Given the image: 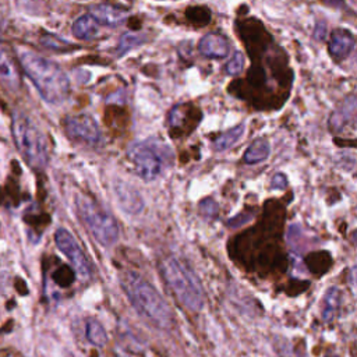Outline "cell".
Returning a JSON list of instances; mask_svg holds the SVG:
<instances>
[{
	"label": "cell",
	"mask_w": 357,
	"mask_h": 357,
	"mask_svg": "<svg viewBox=\"0 0 357 357\" xmlns=\"http://www.w3.org/2000/svg\"><path fill=\"white\" fill-rule=\"evenodd\" d=\"M15 54L21 70L31 79L43 100L59 105L68 96L70 81L57 63L31 49H18Z\"/></svg>",
	"instance_id": "obj_1"
},
{
	"label": "cell",
	"mask_w": 357,
	"mask_h": 357,
	"mask_svg": "<svg viewBox=\"0 0 357 357\" xmlns=\"http://www.w3.org/2000/svg\"><path fill=\"white\" fill-rule=\"evenodd\" d=\"M120 284L138 315L158 329L173 325V311L162 294L142 276L127 271L120 278Z\"/></svg>",
	"instance_id": "obj_2"
},
{
	"label": "cell",
	"mask_w": 357,
	"mask_h": 357,
	"mask_svg": "<svg viewBox=\"0 0 357 357\" xmlns=\"http://www.w3.org/2000/svg\"><path fill=\"white\" fill-rule=\"evenodd\" d=\"M165 282L178 301L188 310L198 312L204 307V290L194 271L183 261L169 257L160 264Z\"/></svg>",
	"instance_id": "obj_3"
},
{
	"label": "cell",
	"mask_w": 357,
	"mask_h": 357,
	"mask_svg": "<svg viewBox=\"0 0 357 357\" xmlns=\"http://www.w3.org/2000/svg\"><path fill=\"white\" fill-rule=\"evenodd\" d=\"M11 135L18 152L32 169L42 170L46 167L49 160L46 138L29 116L21 112L14 113Z\"/></svg>",
	"instance_id": "obj_4"
},
{
	"label": "cell",
	"mask_w": 357,
	"mask_h": 357,
	"mask_svg": "<svg viewBox=\"0 0 357 357\" xmlns=\"http://www.w3.org/2000/svg\"><path fill=\"white\" fill-rule=\"evenodd\" d=\"M75 205L81 220L99 244L110 247L119 240V226L116 219L92 198L86 195H77Z\"/></svg>",
	"instance_id": "obj_5"
},
{
	"label": "cell",
	"mask_w": 357,
	"mask_h": 357,
	"mask_svg": "<svg viewBox=\"0 0 357 357\" xmlns=\"http://www.w3.org/2000/svg\"><path fill=\"white\" fill-rule=\"evenodd\" d=\"M130 158L134 163L137 174L145 181L155 180L162 172L163 159L156 145H149L145 142L137 144L130 149Z\"/></svg>",
	"instance_id": "obj_6"
},
{
	"label": "cell",
	"mask_w": 357,
	"mask_h": 357,
	"mask_svg": "<svg viewBox=\"0 0 357 357\" xmlns=\"http://www.w3.org/2000/svg\"><path fill=\"white\" fill-rule=\"evenodd\" d=\"M54 243L57 248L68 258L78 276L82 280H86L91 276V265L74 236L67 229L60 227L54 233Z\"/></svg>",
	"instance_id": "obj_7"
},
{
	"label": "cell",
	"mask_w": 357,
	"mask_h": 357,
	"mask_svg": "<svg viewBox=\"0 0 357 357\" xmlns=\"http://www.w3.org/2000/svg\"><path fill=\"white\" fill-rule=\"evenodd\" d=\"M64 128L71 139L91 146L98 145L102 139L98 123L88 114L67 117L64 120Z\"/></svg>",
	"instance_id": "obj_8"
},
{
	"label": "cell",
	"mask_w": 357,
	"mask_h": 357,
	"mask_svg": "<svg viewBox=\"0 0 357 357\" xmlns=\"http://www.w3.org/2000/svg\"><path fill=\"white\" fill-rule=\"evenodd\" d=\"M0 79L13 92L18 91L22 84L17 54L4 40H0Z\"/></svg>",
	"instance_id": "obj_9"
},
{
	"label": "cell",
	"mask_w": 357,
	"mask_h": 357,
	"mask_svg": "<svg viewBox=\"0 0 357 357\" xmlns=\"http://www.w3.org/2000/svg\"><path fill=\"white\" fill-rule=\"evenodd\" d=\"M354 45V35L350 31L344 28H336L329 39V53L336 61H342L351 53Z\"/></svg>",
	"instance_id": "obj_10"
},
{
	"label": "cell",
	"mask_w": 357,
	"mask_h": 357,
	"mask_svg": "<svg viewBox=\"0 0 357 357\" xmlns=\"http://www.w3.org/2000/svg\"><path fill=\"white\" fill-rule=\"evenodd\" d=\"M198 50L206 59H223L229 54L230 46L225 36L219 33H206L201 38Z\"/></svg>",
	"instance_id": "obj_11"
},
{
	"label": "cell",
	"mask_w": 357,
	"mask_h": 357,
	"mask_svg": "<svg viewBox=\"0 0 357 357\" xmlns=\"http://www.w3.org/2000/svg\"><path fill=\"white\" fill-rule=\"evenodd\" d=\"M89 15L99 24L106 26H119L127 20V13L121 8L109 4H96L91 7Z\"/></svg>",
	"instance_id": "obj_12"
},
{
	"label": "cell",
	"mask_w": 357,
	"mask_h": 357,
	"mask_svg": "<svg viewBox=\"0 0 357 357\" xmlns=\"http://www.w3.org/2000/svg\"><path fill=\"white\" fill-rule=\"evenodd\" d=\"M116 194L119 198V202L121 205V208L128 212V213H138L141 212L144 202L141 195L138 194V191L135 188H132L131 185L126 184V183H120L116 185Z\"/></svg>",
	"instance_id": "obj_13"
},
{
	"label": "cell",
	"mask_w": 357,
	"mask_h": 357,
	"mask_svg": "<svg viewBox=\"0 0 357 357\" xmlns=\"http://www.w3.org/2000/svg\"><path fill=\"white\" fill-rule=\"evenodd\" d=\"M71 32L77 39L89 40V39H93L99 33V29H98L96 21L89 14H86V15L77 18L73 22Z\"/></svg>",
	"instance_id": "obj_14"
},
{
	"label": "cell",
	"mask_w": 357,
	"mask_h": 357,
	"mask_svg": "<svg viewBox=\"0 0 357 357\" xmlns=\"http://www.w3.org/2000/svg\"><path fill=\"white\" fill-rule=\"evenodd\" d=\"M269 142L264 138H259V139H255L245 151L244 156H243V160L248 165H254V163H259L262 160H265L269 155Z\"/></svg>",
	"instance_id": "obj_15"
},
{
	"label": "cell",
	"mask_w": 357,
	"mask_h": 357,
	"mask_svg": "<svg viewBox=\"0 0 357 357\" xmlns=\"http://www.w3.org/2000/svg\"><path fill=\"white\" fill-rule=\"evenodd\" d=\"M85 336L91 344L98 347H103L107 343V333L103 325L96 319H88L85 325Z\"/></svg>",
	"instance_id": "obj_16"
},
{
	"label": "cell",
	"mask_w": 357,
	"mask_h": 357,
	"mask_svg": "<svg viewBox=\"0 0 357 357\" xmlns=\"http://www.w3.org/2000/svg\"><path fill=\"white\" fill-rule=\"evenodd\" d=\"M340 305V290L337 287H329L324 296V307H322V318L329 322L335 317L337 308Z\"/></svg>",
	"instance_id": "obj_17"
},
{
	"label": "cell",
	"mask_w": 357,
	"mask_h": 357,
	"mask_svg": "<svg viewBox=\"0 0 357 357\" xmlns=\"http://www.w3.org/2000/svg\"><path fill=\"white\" fill-rule=\"evenodd\" d=\"M244 130H245V124H238V126L230 128L229 131L223 132V134L215 141V144H213L215 149L219 151V152L229 149L230 146H233V145L241 138V135L244 134Z\"/></svg>",
	"instance_id": "obj_18"
},
{
	"label": "cell",
	"mask_w": 357,
	"mask_h": 357,
	"mask_svg": "<svg viewBox=\"0 0 357 357\" xmlns=\"http://www.w3.org/2000/svg\"><path fill=\"white\" fill-rule=\"evenodd\" d=\"M350 105L346 103V107H343L342 110H337V112H333L331 120H329V126L332 130L335 131H340L342 127L344 126V123H347V119H353L354 116V106H356V98L354 96H350V100H349Z\"/></svg>",
	"instance_id": "obj_19"
},
{
	"label": "cell",
	"mask_w": 357,
	"mask_h": 357,
	"mask_svg": "<svg viewBox=\"0 0 357 357\" xmlns=\"http://www.w3.org/2000/svg\"><path fill=\"white\" fill-rule=\"evenodd\" d=\"M40 43H42L45 47H47V49H50V50H56V52H63V50H66V49L75 47L74 45H71V43L66 42L64 39H61V38H59V36H56V35H52V33L43 35V36L40 38Z\"/></svg>",
	"instance_id": "obj_20"
},
{
	"label": "cell",
	"mask_w": 357,
	"mask_h": 357,
	"mask_svg": "<svg viewBox=\"0 0 357 357\" xmlns=\"http://www.w3.org/2000/svg\"><path fill=\"white\" fill-rule=\"evenodd\" d=\"M144 40H145L144 35H138V33H126V35H123L120 42H119V46H117L119 54H123V53L131 50L132 47L139 46Z\"/></svg>",
	"instance_id": "obj_21"
},
{
	"label": "cell",
	"mask_w": 357,
	"mask_h": 357,
	"mask_svg": "<svg viewBox=\"0 0 357 357\" xmlns=\"http://www.w3.org/2000/svg\"><path fill=\"white\" fill-rule=\"evenodd\" d=\"M243 67H244V57H243V53H241V52H234L233 57L230 59V61H229L227 66H226V71H227L230 75H234V74L241 73Z\"/></svg>",
	"instance_id": "obj_22"
},
{
	"label": "cell",
	"mask_w": 357,
	"mask_h": 357,
	"mask_svg": "<svg viewBox=\"0 0 357 357\" xmlns=\"http://www.w3.org/2000/svg\"><path fill=\"white\" fill-rule=\"evenodd\" d=\"M199 211H201V213H202L205 218H208V219L215 218L216 213H218V204H216L212 198H205V199L201 201V204H199Z\"/></svg>",
	"instance_id": "obj_23"
},
{
	"label": "cell",
	"mask_w": 357,
	"mask_h": 357,
	"mask_svg": "<svg viewBox=\"0 0 357 357\" xmlns=\"http://www.w3.org/2000/svg\"><path fill=\"white\" fill-rule=\"evenodd\" d=\"M272 187L273 188H284L286 187V178H284V176L282 174V173H278V174H275V177H273V180H272Z\"/></svg>",
	"instance_id": "obj_24"
},
{
	"label": "cell",
	"mask_w": 357,
	"mask_h": 357,
	"mask_svg": "<svg viewBox=\"0 0 357 357\" xmlns=\"http://www.w3.org/2000/svg\"><path fill=\"white\" fill-rule=\"evenodd\" d=\"M116 357H131V356L124 353V351H120V353H116Z\"/></svg>",
	"instance_id": "obj_25"
}]
</instances>
